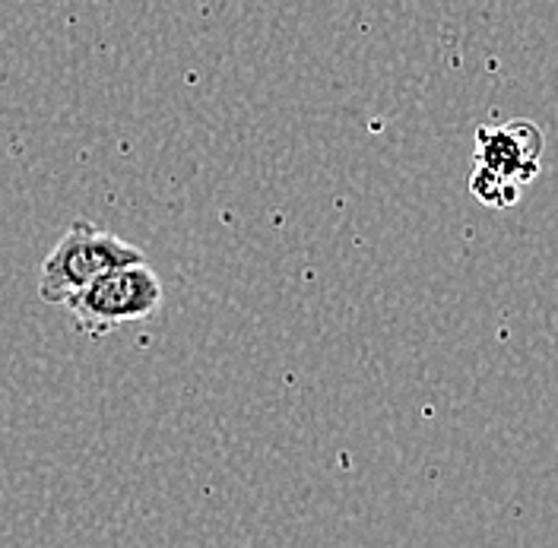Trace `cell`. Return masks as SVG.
<instances>
[{
	"label": "cell",
	"mask_w": 558,
	"mask_h": 548,
	"mask_svg": "<svg viewBox=\"0 0 558 548\" xmlns=\"http://www.w3.org/2000/svg\"><path fill=\"white\" fill-rule=\"evenodd\" d=\"M64 308L80 333L102 340L118 327L146 320L162 308V282L146 267V260L114 267L73 292Z\"/></svg>",
	"instance_id": "1"
},
{
	"label": "cell",
	"mask_w": 558,
	"mask_h": 548,
	"mask_svg": "<svg viewBox=\"0 0 558 548\" xmlns=\"http://www.w3.org/2000/svg\"><path fill=\"white\" fill-rule=\"evenodd\" d=\"M140 260H143L140 247L86 219H76L64 232V239L54 244L48 260L41 264L38 295L48 305H64L73 292L89 285L96 276L108 273L114 267L140 264Z\"/></svg>",
	"instance_id": "2"
},
{
	"label": "cell",
	"mask_w": 558,
	"mask_h": 548,
	"mask_svg": "<svg viewBox=\"0 0 558 548\" xmlns=\"http://www.w3.org/2000/svg\"><path fill=\"white\" fill-rule=\"evenodd\" d=\"M543 131L533 121H511L498 127H480L476 166L511 184H526L539 174Z\"/></svg>",
	"instance_id": "3"
},
{
	"label": "cell",
	"mask_w": 558,
	"mask_h": 548,
	"mask_svg": "<svg viewBox=\"0 0 558 548\" xmlns=\"http://www.w3.org/2000/svg\"><path fill=\"white\" fill-rule=\"evenodd\" d=\"M470 191H473V197H476L480 204L486 206H514L518 204V197H521V184H511V181L486 172V169H480V166H476V172H473Z\"/></svg>",
	"instance_id": "4"
}]
</instances>
